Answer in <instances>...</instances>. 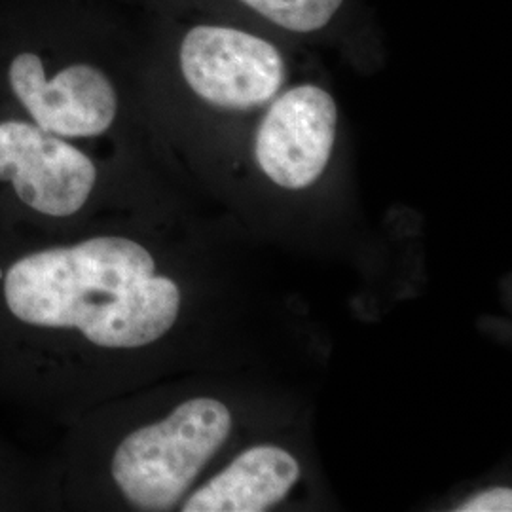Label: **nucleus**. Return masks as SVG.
Returning <instances> with one entry per match:
<instances>
[{"label":"nucleus","instance_id":"1","mask_svg":"<svg viewBox=\"0 0 512 512\" xmlns=\"http://www.w3.org/2000/svg\"><path fill=\"white\" fill-rule=\"evenodd\" d=\"M4 302L29 327L76 329L99 348L135 349L175 325L181 291L156 274L143 245L103 236L19 258L4 277Z\"/></svg>","mask_w":512,"mask_h":512},{"label":"nucleus","instance_id":"4","mask_svg":"<svg viewBox=\"0 0 512 512\" xmlns=\"http://www.w3.org/2000/svg\"><path fill=\"white\" fill-rule=\"evenodd\" d=\"M340 110L311 54L253 126L258 171L285 190H306L329 169L338 147Z\"/></svg>","mask_w":512,"mask_h":512},{"label":"nucleus","instance_id":"3","mask_svg":"<svg viewBox=\"0 0 512 512\" xmlns=\"http://www.w3.org/2000/svg\"><path fill=\"white\" fill-rule=\"evenodd\" d=\"M135 8H192L238 19L260 31L374 69L389 50L372 0H122Z\"/></svg>","mask_w":512,"mask_h":512},{"label":"nucleus","instance_id":"6","mask_svg":"<svg viewBox=\"0 0 512 512\" xmlns=\"http://www.w3.org/2000/svg\"><path fill=\"white\" fill-rule=\"evenodd\" d=\"M461 512H509L512 511V492L509 488L486 490L463 503Z\"/></svg>","mask_w":512,"mask_h":512},{"label":"nucleus","instance_id":"2","mask_svg":"<svg viewBox=\"0 0 512 512\" xmlns=\"http://www.w3.org/2000/svg\"><path fill=\"white\" fill-rule=\"evenodd\" d=\"M230 410L217 399L179 404L165 420L133 431L112 459V478L141 511H169L228 439Z\"/></svg>","mask_w":512,"mask_h":512},{"label":"nucleus","instance_id":"5","mask_svg":"<svg viewBox=\"0 0 512 512\" xmlns=\"http://www.w3.org/2000/svg\"><path fill=\"white\" fill-rule=\"evenodd\" d=\"M298 476V461L289 452L277 446H255L190 495L183 511H268L293 490Z\"/></svg>","mask_w":512,"mask_h":512}]
</instances>
